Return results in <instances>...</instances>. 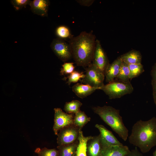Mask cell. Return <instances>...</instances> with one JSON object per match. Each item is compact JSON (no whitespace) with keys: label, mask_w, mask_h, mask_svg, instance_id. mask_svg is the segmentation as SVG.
<instances>
[{"label":"cell","mask_w":156,"mask_h":156,"mask_svg":"<svg viewBox=\"0 0 156 156\" xmlns=\"http://www.w3.org/2000/svg\"><path fill=\"white\" fill-rule=\"evenodd\" d=\"M96 40L92 31H82L77 36L70 38L68 44L77 66L87 67L92 63Z\"/></svg>","instance_id":"cell-1"},{"label":"cell","mask_w":156,"mask_h":156,"mask_svg":"<svg viewBox=\"0 0 156 156\" xmlns=\"http://www.w3.org/2000/svg\"><path fill=\"white\" fill-rule=\"evenodd\" d=\"M128 138L130 143L139 148L141 152H148L156 146V118L138 121L133 125Z\"/></svg>","instance_id":"cell-2"},{"label":"cell","mask_w":156,"mask_h":156,"mask_svg":"<svg viewBox=\"0 0 156 156\" xmlns=\"http://www.w3.org/2000/svg\"><path fill=\"white\" fill-rule=\"evenodd\" d=\"M92 109L119 137L124 141H126L128 137V130L123 122L119 110L107 105L93 107Z\"/></svg>","instance_id":"cell-3"},{"label":"cell","mask_w":156,"mask_h":156,"mask_svg":"<svg viewBox=\"0 0 156 156\" xmlns=\"http://www.w3.org/2000/svg\"><path fill=\"white\" fill-rule=\"evenodd\" d=\"M100 90L108 96L109 99H111L119 98L132 93L133 88L130 81L124 82L114 80L104 85Z\"/></svg>","instance_id":"cell-4"},{"label":"cell","mask_w":156,"mask_h":156,"mask_svg":"<svg viewBox=\"0 0 156 156\" xmlns=\"http://www.w3.org/2000/svg\"><path fill=\"white\" fill-rule=\"evenodd\" d=\"M82 82L92 86L101 88L104 84L105 74L92 63L86 68Z\"/></svg>","instance_id":"cell-5"},{"label":"cell","mask_w":156,"mask_h":156,"mask_svg":"<svg viewBox=\"0 0 156 156\" xmlns=\"http://www.w3.org/2000/svg\"><path fill=\"white\" fill-rule=\"evenodd\" d=\"M80 130L74 125L60 130L57 135V142L58 146L69 144L78 140Z\"/></svg>","instance_id":"cell-6"},{"label":"cell","mask_w":156,"mask_h":156,"mask_svg":"<svg viewBox=\"0 0 156 156\" xmlns=\"http://www.w3.org/2000/svg\"><path fill=\"white\" fill-rule=\"evenodd\" d=\"M54 110V118L53 130L55 134L57 135L61 129L73 125L74 116L73 114L64 112L60 108H55Z\"/></svg>","instance_id":"cell-7"},{"label":"cell","mask_w":156,"mask_h":156,"mask_svg":"<svg viewBox=\"0 0 156 156\" xmlns=\"http://www.w3.org/2000/svg\"><path fill=\"white\" fill-rule=\"evenodd\" d=\"M50 47L56 56L63 62L68 61L73 57L69 44L63 39L59 38L53 39Z\"/></svg>","instance_id":"cell-8"},{"label":"cell","mask_w":156,"mask_h":156,"mask_svg":"<svg viewBox=\"0 0 156 156\" xmlns=\"http://www.w3.org/2000/svg\"><path fill=\"white\" fill-rule=\"evenodd\" d=\"M92 62V64L104 74L107 68L110 64L100 41L97 39L96 40L95 48Z\"/></svg>","instance_id":"cell-9"},{"label":"cell","mask_w":156,"mask_h":156,"mask_svg":"<svg viewBox=\"0 0 156 156\" xmlns=\"http://www.w3.org/2000/svg\"><path fill=\"white\" fill-rule=\"evenodd\" d=\"M95 127L99 131L100 142L102 148L115 146L123 145L115 136L112 132L104 126L96 124Z\"/></svg>","instance_id":"cell-10"},{"label":"cell","mask_w":156,"mask_h":156,"mask_svg":"<svg viewBox=\"0 0 156 156\" xmlns=\"http://www.w3.org/2000/svg\"><path fill=\"white\" fill-rule=\"evenodd\" d=\"M50 1L48 0L31 1L29 5L34 14L42 17L47 16Z\"/></svg>","instance_id":"cell-11"},{"label":"cell","mask_w":156,"mask_h":156,"mask_svg":"<svg viewBox=\"0 0 156 156\" xmlns=\"http://www.w3.org/2000/svg\"><path fill=\"white\" fill-rule=\"evenodd\" d=\"M122 63V61L119 57L109 64L105 73L107 82L109 83L114 81L118 75Z\"/></svg>","instance_id":"cell-12"},{"label":"cell","mask_w":156,"mask_h":156,"mask_svg":"<svg viewBox=\"0 0 156 156\" xmlns=\"http://www.w3.org/2000/svg\"><path fill=\"white\" fill-rule=\"evenodd\" d=\"M102 149L99 135L93 136L88 141L87 144V156H101Z\"/></svg>","instance_id":"cell-13"},{"label":"cell","mask_w":156,"mask_h":156,"mask_svg":"<svg viewBox=\"0 0 156 156\" xmlns=\"http://www.w3.org/2000/svg\"><path fill=\"white\" fill-rule=\"evenodd\" d=\"M73 91L78 97L83 99L93 93L97 90H100L99 88L94 87L88 84L77 83L72 88Z\"/></svg>","instance_id":"cell-14"},{"label":"cell","mask_w":156,"mask_h":156,"mask_svg":"<svg viewBox=\"0 0 156 156\" xmlns=\"http://www.w3.org/2000/svg\"><path fill=\"white\" fill-rule=\"evenodd\" d=\"M130 151L127 146H115L102 148L101 156H125Z\"/></svg>","instance_id":"cell-15"},{"label":"cell","mask_w":156,"mask_h":156,"mask_svg":"<svg viewBox=\"0 0 156 156\" xmlns=\"http://www.w3.org/2000/svg\"><path fill=\"white\" fill-rule=\"evenodd\" d=\"M120 57L122 62L128 65L141 64L142 56L138 51L131 50Z\"/></svg>","instance_id":"cell-16"},{"label":"cell","mask_w":156,"mask_h":156,"mask_svg":"<svg viewBox=\"0 0 156 156\" xmlns=\"http://www.w3.org/2000/svg\"><path fill=\"white\" fill-rule=\"evenodd\" d=\"M79 141L77 140L69 144L58 146L59 156H75Z\"/></svg>","instance_id":"cell-17"},{"label":"cell","mask_w":156,"mask_h":156,"mask_svg":"<svg viewBox=\"0 0 156 156\" xmlns=\"http://www.w3.org/2000/svg\"><path fill=\"white\" fill-rule=\"evenodd\" d=\"M93 136H84L81 130H80L78 140L79 144L77 148L75 156H87V144L88 141Z\"/></svg>","instance_id":"cell-18"},{"label":"cell","mask_w":156,"mask_h":156,"mask_svg":"<svg viewBox=\"0 0 156 156\" xmlns=\"http://www.w3.org/2000/svg\"><path fill=\"white\" fill-rule=\"evenodd\" d=\"M91 120L83 111H79L75 114L74 118V123L75 126L79 127L80 130Z\"/></svg>","instance_id":"cell-19"},{"label":"cell","mask_w":156,"mask_h":156,"mask_svg":"<svg viewBox=\"0 0 156 156\" xmlns=\"http://www.w3.org/2000/svg\"><path fill=\"white\" fill-rule=\"evenodd\" d=\"M82 103L77 100H73L65 104L64 110L66 113L69 114H75L80 111V108Z\"/></svg>","instance_id":"cell-20"},{"label":"cell","mask_w":156,"mask_h":156,"mask_svg":"<svg viewBox=\"0 0 156 156\" xmlns=\"http://www.w3.org/2000/svg\"><path fill=\"white\" fill-rule=\"evenodd\" d=\"M130 70L128 64L122 61L118 75L116 78L117 81L127 82L129 81Z\"/></svg>","instance_id":"cell-21"},{"label":"cell","mask_w":156,"mask_h":156,"mask_svg":"<svg viewBox=\"0 0 156 156\" xmlns=\"http://www.w3.org/2000/svg\"><path fill=\"white\" fill-rule=\"evenodd\" d=\"M130 70L129 79L131 80L139 76L144 71L143 66L141 64L128 65Z\"/></svg>","instance_id":"cell-22"},{"label":"cell","mask_w":156,"mask_h":156,"mask_svg":"<svg viewBox=\"0 0 156 156\" xmlns=\"http://www.w3.org/2000/svg\"><path fill=\"white\" fill-rule=\"evenodd\" d=\"M35 152L38 156H59L58 150L55 148L48 149L44 147L42 149L37 148Z\"/></svg>","instance_id":"cell-23"},{"label":"cell","mask_w":156,"mask_h":156,"mask_svg":"<svg viewBox=\"0 0 156 156\" xmlns=\"http://www.w3.org/2000/svg\"><path fill=\"white\" fill-rule=\"evenodd\" d=\"M56 34L58 38L62 39L70 38L71 36L69 29L67 27L61 25L57 27L55 31Z\"/></svg>","instance_id":"cell-24"},{"label":"cell","mask_w":156,"mask_h":156,"mask_svg":"<svg viewBox=\"0 0 156 156\" xmlns=\"http://www.w3.org/2000/svg\"><path fill=\"white\" fill-rule=\"evenodd\" d=\"M84 77L85 74L83 73L74 71L68 76V79L67 83L70 85L72 83L77 82L81 79H83Z\"/></svg>","instance_id":"cell-25"},{"label":"cell","mask_w":156,"mask_h":156,"mask_svg":"<svg viewBox=\"0 0 156 156\" xmlns=\"http://www.w3.org/2000/svg\"><path fill=\"white\" fill-rule=\"evenodd\" d=\"M31 1L30 0H12L11 3L16 11H18L25 8L27 5H29Z\"/></svg>","instance_id":"cell-26"},{"label":"cell","mask_w":156,"mask_h":156,"mask_svg":"<svg viewBox=\"0 0 156 156\" xmlns=\"http://www.w3.org/2000/svg\"><path fill=\"white\" fill-rule=\"evenodd\" d=\"M75 67L72 62H66L62 65L61 73L62 74H70L74 71Z\"/></svg>","instance_id":"cell-27"},{"label":"cell","mask_w":156,"mask_h":156,"mask_svg":"<svg viewBox=\"0 0 156 156\" xmlns=\"http://www.w3.org/2000/svg\"><path fill=\"white\" fill-rule=\"evenodd\" d=\"M125 156H143L142 153L138 150L137 147L130 151V152Z\"/></svg>","instance_id":"cell-28"},{"label":"cell","mask_w":156,"mask_h":156,"mask_svg":"<svg viewBox=\"0 0 156 156\" xmlns=\"http://www.w3.org/2000/svg\"><path fill=\"white\" fill-rule=\"evenodd\" d=\"M81 5L89 6L91 5L94 0H76Z\"/></svg>","instance_id":"cell-29"},{"label":"cell","mask_w":156,"mask_h":156,"mask_svg":"<svg viewBox=\"0 0 156 156\" xmlns=\"http://www.w3.org/2000/svg\"><path fill=\"white\" fill-rule=\"evenodd\" d=\"M152 81H156V63L152 67L151 72Z\"/></svg>","instance_id":"cell-30"},{"label":"cell","mask_w":156,"mask_h":156,"mask_svg":"<svg viewBox=\"0 0 156 156\" xmlns=\"http://www.w3.org/2000/svg\"><path fill=\"white\" fill-rule=\"evenodd\" d=\"M151 84L153 90V92L156 93V81H152Z\"/></svg>","instance_id":"cell-31"},{"label":"cell","mask_w":156,"mask_h":156,"mask_svg":"<svg viewBox=\"0 0 156 156\" xmlns=\"http://www.w3.org/2000/svg\"><path fill=\"white\" fill-rule=\"evenodd\" d=\"M153 96L154 102L156 105V93L153 92Z\"/></svg>","instance_id":"cell-32"},{"label":"cell","mask_w":156,"mask_h":156,"mask_svg":"<svg viewBox=\"0 0 156 156\" xmlns=\"http://www.w3.org/2000/svg\"><path fill=\"white\" fill-rule=\"evenodd\" d=\"M153 156H156V149L153 152Z\"/></svg>","instance_id":"cell-33"}]
</instances>
